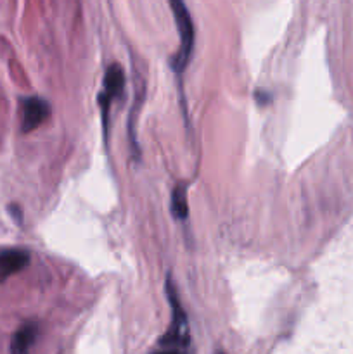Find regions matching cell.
I'll return each mask as SVG.
<instances>
[{"label": "cell", "instance_id": "6da1fadb", "mask_svg": "<svg viewBox=\"0 0 353 354\" xmlns=\"http://www.w3.org/2000/svg\"><path fill=\"white\" fill-rule=\"evenodd\" d=\"M170 7H172L173 19H175L176 31L180 37L179 52L175 54L172 61V68L176 73H182L189 64L190 57H192L194 50V23L190 17L189 9H187L183 0H170Z\"/></svg>", "mask_w": 353, "mask_h": 354}, {"label": "cell", "instance_id": "7a4b0ae2", "mask_svg": "<svg viewBox=\"0 0 353 354\" xmlns=\"http://www.w3.org/2000/svg\"><path fill=\"white\" fill-rule=\"evenodd\" d=\"M51 116V104L40 97H26L21 100V131L30 133Z\"/></svg>", "mask_w": 353, "mask_h": 354}, {"label": "cell", "instance_id": "3957f363", "mask_svg": "<svg viewBox=\"0 0 353 354\" xmlns=\"http://www.w3.org/2000/svg\"><path fill=\"white\" fill-rule=\"evenodd\" d=\"M125 86V73L123 69L118 64L109 66L106 69V75H104V86L100 90L99 95V104L100 109H102V120L104 124L107 123V113H109V106L114 99L121 95Z\"/></svg>", "mask_w": 353, "mask_h": 354}, {"label": "cell", "instance_id": "277c9868", "mask_svg": "<svg viewBox=\"0 0 353 354\" xmlns=\"http://www.w3.org/2000/svg\"><path fill=\"white\" fill-rule=\"evenodd\" d=\"M30 265V252L24 249H6L0 252V283L23 272Z\"/></svg>", "mask_w": 353, "mask_h": 354}, {"label": "cell", "instance_id": "5b68a950", "mask_svg": "<svg viewBox=\"0 0 353 354\" xmlns=\"http://www.w3.org/2000/svg\"><path fill=\"white\" fill-rule=\"evenodd\" d=\"M37 325L26 324L14 334L12 342H10V354H30L31 346L37 339Z\"/></svg>", "mask_w": 353, "mask_h": 354}, {"label": "cell", "instance_id": "8992f818", "mask_svg": "<svg viewBox=\"0 0 353 354\" xmlns=\"http://www.w3.org/2000/svg\"><path fill=\"white\" fill-rule=\"evenodd\" d=\"M172 213L176 220L185 221L189 216V204H187V190L183 185H176L172 192Z\"/></svg>", "mask_w": 353, "mask_h": 354}, {"label": "cell", "instance_id": "52a82bcc", "mask_svg": "<svg viewBox=\"0 0 353 354\" xmlns=\"http://www.w3.org/2000/svg\"><path fill=\"white\" fill-rule=\"evenodd\" d=\"M154 354H187V349L168 348V346H161V349H159V351H156Z\"/></svg>", "mask_w": 353, "mask_h": 354}, {"label": "cell", "instance_id": "ba28073f", "mask_svg": "<svg viewBox=\"0 0 353 354\" xmlns=\"http://www.w3.org/2000/svg\"><path fill=\"white\" fill-rule=\"evenodd\" d=\"M256 99H258V102L262 104V106H265V104L270 102V99H272V97H270V93H266V92H256Z\"/></svg>", "mask_w": 353, "mask_h": 354}, {"label": "cell", "instance_id": "9c48e42d", "mask_svg": "<svg viewBox=\"0 0 353 354\" xmlns=\"http://www.w3.org/2000/svg\"><path fill=\"white\" fill-rule=\"evenodd\" d=\"M218 354H224V353H218Z\"/></svg>", "mask_w": 353, "mask_h": 354}]
</instances>
